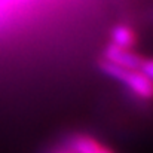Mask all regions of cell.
<instances>
[{"instance_id":"cell-5","label":"cell","mask_w":153,"mask_h":153,"mask_svg":"<svg viewBox=\"0 0 153 153\" xmlns=\"http://www.w3.org/2000/svg\"><path fill=\"white\" fill-rule=\"evenodd\" d=\"M59 153H70L68 150H64V152H59Z\"/></svg>"},{"instance_id":"cell-1","label":"cell","mask_w":153,"mask_h":153,"mask_svg":"<svg viewBox=\"0 0 153 153\" xmlns=\"http://www.w3.org/2000/svg\"><path fill=\"white\" fill-rule=\"evenodd\" d=\"M100 68L104 74L119 80L120 83H123L126 88H129L135 95L141 97V98H150L153 94V86L152 80L147 79L146 76H143L140 71L137 70H126L122 68L119 65H114L105 59L100 61Z\"/></svg>"},{"instance_id":"cell-2","label":"cell","mask_w":153,"mask_h":153,"mask_svg":"<svg viewBox=\"0 0 153 153\" xmlns=\"http://www.w3.org/2000/svg\"><path fill=\"white\" fill-rule=\"evenodd\" d=\"M104 59L114 64V65H119L122 68L140 71L146 58L132 52L131 49H123V48H119V46L110 43L104 51Z\"/></svg>"},{"instance_id":"cell-4","label":"cell","mask_w":153,"mask_h":153,"mask_svg":"<svg viewBox=\"0 0 153 153\" xmlns=\"http://www.w3.org/2000/svg\"><path fill=\"white\" fill-rule=\"evenodd\" d=\"M111 43L123 48V49H131L135 43V36L132 33V30L129 27L125 25H117L111 30Z\"/></svg>"},{"instance_id":"cell-3","label":"cell","mask_w":153,"mask_h":153,"mask_svg":"<svg viewBox=\"0 0 153 153\" xmlns=\"http://www.w3.org/2000/svg\"><path fill=\"white\" fill-rule=\"evenodd\" d=\"M70 153H98L102 146L88 135H73L67 143Z\"/></svg>"}]
</instances>
